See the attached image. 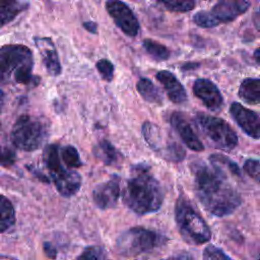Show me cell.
Instances as JSON below:
<instances>
[{
  "instance_id": "obj_22",
  "label": "cell",
  "mask_w": 260,
  "mask_h": 260,
  "mask_svg": "<svg viewBox=\"0 0 260 260\" xmlns=\"http://www.w3.org/2000/svg\"><path fill=\"white\" fill-rule=\"evenodd\" d=\"M15 220L14 209L11 202L0 195V233L8 230Z\"/></svg>"
},
{
  "instance_id": "obj_24",
  "label": "cell",
  "mask_w": 260,
  "mask_h": 260,
  "mask_svg": "<svg viewBox=\"0 0 260 260\" xmlns=\"http://www.w3.org/2000/svg\"><path fill=\"white\" fill-rule=\"evenodd\" d=\"M142 46L146 53L156 61H166L171 56L170 50L165 45L156 41L145 39L142 42Z\"/></svg>"
},
{
  "instance_id": "obj_5",
  "label": "cell",
  "mask_w": 260,
  "mask_h": 260,
  "mask_svg": "<svg viewBox=\"0 0 260 260\" xmlns=\"http://www.w3.org/2000/svg\"><path fill=\"white\" fill-rule=\"evenodd\" d=\"M167 239L151 230L134 226L123 232L116 241L118 254L124 257H135L149 253L165 244Z\"/></svg>"
},
{
  "instance_id": "obj_1",
  "label": "cell",
  "mask_w": 260,
  "mask_h": 260,
  "mask_svg": "<svg viewBox=\"0 0 260 260\" xmlns=\"http://www.w3.org/2000/svg\"><path fill=\"white\" fill-rule=\"evenodd\" d=\"M193 175L196 197L210 214L217 217L228 216L242 204L241 194L229 182L221 167L214 164L196 165Z\"/></svg>"
},
{
  "instance_id": "obj_33",
  "label": "cell",
  "mask_w": 260,
  "mask_h": 260,
  "mask_svg": "<svg viewBox=\"0 0 260 260\" xmlns=\"http://www.w3.org/2000/svg\"><path fill=\"white\" fill-rule=\"evenodd\" d=\"M244 171L257 183L260 179V162L256 158H249L244 162Z\"/></svg>"
},
{
  "instance_id": "obj_7",
  "label": "cell",
  "mask_w": 260,
  "mask_h": 260,
  "mask_svg": "<svg viewBox=\"0 0 260 260\" xmlns=\"http://www.w3.org/2000/svg\"><path fill=\"white\" fill-rule=\"evenodd\" d=\"M49 134L47 122L40 118L22 115L13 125L11 141L13 145L24 151H32L40 148Z\"/></svg>"
},
{
  "instance_id": "obj_30",
  "label": "cell",
  "mask_w": 260,
  "mask_h": 260,
  "mask_svg": "<svg viewBox=\"0 0 260 260\" xmlns=\"http://www.w3.org/2000/svg\"><path fill=\"white\" fill-rule=\"evenodd\" d=\"M193 20L198 26H201L204 28L214 27V26L218 25L217 21L211 15L210 11H205V10L198 11L196 14H194Z\"/></svg>"
},
{
  "instance_id": "obj_21",
  "label": "cell",
  "mask_w": 260,
  "mask_h": 260,
  "mask_svg": "<svg viewBox=\"0 0 260 260\" xmlns=\"http://www.w3.org/2000/svg\"><path fill=\"white\" fill-rule=\"evenodd\" d=\"M136 89L142 99L150 104L161 105L162 98L158 88L153 84V82L145 77L140 78L136 83Z\"/></svg>"
},
{
  "instance_id": "obj_12",
  "label": "cell",
  "mask_w": 260,
  "mask_h": 260,
  "mask_svg": "<svg viewBox=\"0 0 260 260\" xmlns=\"http://www.w3.org/2000/svg\"><path fill=\"white\" fill-rule=\"evenodd\" d=\"M193 93L198 98L203 105L212 112H217L223 105V98L214 82L207 78H198L194 81Z\"/></svg>"
},
{
  "instance_id": "obj_15",
  "label": "cell",
  "mask_w": 260,
  "mask_h": 260,
  "mask_svg": "<svg viewBox=\"0 0 260 260\" xmlns=\"http://www.w3.org/2000/svg\"><path fill=\"white\" fill-rule=\"evenodd\" d=\"M58 192L64 197L75 195L81 187V176L69 168H62L58 172L51 175Z\"/></svg>"
},
{
  "instance_id": "obj_13",
  "label": "cell",
  "mask_w": 260,
  "mask_h": 260,
  "mask_svg": "<svg viewBox=\"0 0 260 260\" xmlns=\"http://www.w3.org/2000/svg\"><path fill=\"white\" fill-rule=\"evenodd\" d=\"M170 123L173 129L178 133L185 145L196 152L204 150V145L194 132L193 127L181 112H173L170 116Z\"/></svg>"
},
{
  "instance_id": "obj_18",
  "label": "cell",
  "mask_w": 260,
  "mask_h": 260,
  "mask_svg": "<svg viewBox=\"0 0 260 260\" xmlns=\"http://www.w3.org/2000/svg\"><path fill=\"white\" fill-rule=\"evenodd\" d=\"M238 95L249 105H258L260 103V79L258 77L243 79L239 86Z\"/></svg>"
},
{
  "instance_id": "obj_19",
  "label": "cell",
  "mask_w": 260,
  "mask_h": 260,
  "mask_svg": "<svg viewBox=\"0 0 260 260\" xmlns=\"http://www.w3.org/2000/svg\"><path fill=\"white\" fill-rule=\"evenodd\" d=\"M27 7V0H0V27L12 21Z\"/></svg>"
},
{
  "instance_id": "obj_36",
  "label": "cell",
  "mask_w": 260,
  "mask_h": 260,
  "mask_svg": "<svg viewBox=\"0 0 260 260\" xmlns=\"http://www.w3.org/2000/svg\"><path fill=\"white\" fill-rule=\"evenodd\" d=\"M198 65L199 64H195V63H188V64H185L183 67H182V69L183 70H189V69H195L196 67H198Z\"/></svg>"
},
{
  "instance_id": "obj_4",
  "label": "cell",
  "mask_w": 260,
  "mask_h": 260,
  "mask_svg": "<svg viewBox=\"0 0 260 260\" xmlns=\"http://www.w3.org/2000/svg\"><path fill=\"white\" fill-rule=\"evenodd\" d=\"M175 220L179 233L188 244L202 245L211 239L208 224L184 195H180L176 201Z\"/></svg>"
},
{
  "instance_id": "obj_35",
  "label": "cell",
  "mask_w": 260,
  "mask_h": 260,
  "mask_svg": "<svg viewBox=\"0 0 260 260\" xmlns=\"http://www.w3.org/2000/svg\"><path fill=\"white\" fill-rule=\"evenodd\" d=\"M83 26L87 31H89L91 34H96L98 32V24L93 21L83 22Z\"/></svg>"
},
{
  "instance_id": "obj_10",
  "label": "cell",
  "mask_w": 260,
  "mask_h": 260,
  "mask_svg": "<svg viewBox=\"0 0 260 260\" xmlns=\"http://www.w3.org/2000/svg\"><path fill=\"white\" fill-rule=\"evenodd\" d=\"M121 178L118 175H112L111 178L95 186L92 191V200L95 206L102 210L115 207L121 194Z\"/></svg>"
},
{
  "instance_id": "obj_34",
  "label": "cell",
  "mask_w": 260,
  "mask_h": 260,
  "mask_svg": "<svg viewBox=\"0 0 260 260\" xmlns=\"http://www.w3.org/2000/svg\"><path fill=\"white\" fill-rule=\"evenodd\" d=\"M44 251L46 253V255L49 257V258H56V255H57V251L56 249L53 247L52 244L46 242L44 243Z\"/></svg>"
},
{
  "instance_id": "obj_25",
  "label": "cell",
  "mask_w": 260,
  "mask_h": 260,
  "mask_svg": "<svg viewBox=\"0 0 260 260\" xmlns=\"http://www.w3.org/2000/svg\"><path fill=\"white\" fill-rule=\"evenodd\" d=\"M13 146L8 142L5 134L0 131V165L8 167L14 164L16 154Z\"/></svg>"
},
{
  "instance_id": "obj_26",
  "label": "cell",
  "mask_w": 260,
  "mask_h": 260,
  "mask_svg": "<svg viewBox=\"0 0 260 260\" xmlns=\"http://www.w3.org/2000/svg\"><path fill=\"white\" fill-rule=\"evenodd\" d=\"M61 157L69 169H77L82 165L79 153L73 145L63 146L61 148Z\"/></svg>"
},
{
  "instance_id": "obj_14",
  "label": "cell",
  "mask_w": 260,
  "mask_h": 260,
  "mask_svg": "<svg viewBox=\"0 0 260 260\" xmlns=\"http://www.w3.org/2000/svg\"><path fill=\"white\" fill-rule=\"evenodd\" d=\"M250 4L247 0H220L210 10L211 15L217 21L230 22L247 11Z\"/></svg>"
},
{
  "instance_id": "obj_32",
  "label": "cell",
  "mask_w": 260,
  "mask_h": 260,
  "mask_svg": "<svg viewBox=\"0 0 260 260\" xmlns=\"http://www.w3.org/2000/svg\"><path fill=\"white\" fill-rule=\"evenodd\" d=\"M203 259H217V260H230L232 259L231 256H229L228 254H225L223 252V250H221L220 248L214 246V245H208L204 248L203 250V254H202Z\"/></svg>"
},
{
  "instance_id": "obj_31",
  "label": "cell",
  "mask_w": 260,
  "mask_h": 260,
  "mask_svg": "<svg viewBox=\"0 0 260 260\" xmlns=\"http://www.w3.org/2000/svg\"><path fill=\"white\" fill-rule=\"evenodd\" d=\"M107 258V252L100 246H89L86 247L83 252L77 257V259L81 260H89V259H105Z\"/></svg>"
},
{
  "instance_id": "obj_8",
  "label": "cell",
  "mask_w": 260,
  "mask_h": 260,
  "mask_svg": "<svg viewBox=\"0 0 260 260\" xmlns=\"http://www.w3.org/2000/svg\"><path fill=\"white\" fill-rule=\"evenodd\" d=\"M142 135L148 146L153 151L159 153L166 160L180 162L185 158L186 151L182 145L173 140L164 141L159 127L150 121H145L143 123Z\"/></svg>"
},
{
  "instance_id": "obj_17",
  "label": "cell",
  "mask_w": 260,
  "mask_h": 260,
  "mask_svg": "<svg viewBox=\"0 0 260 260\" xmlns=\"http://www.w3.org/2000/svg\"><path fill=\"white\" fill-rule=\"evenodd\" d=\"M155 78L164 86L168 98L174 104H184L187 101V92L174 73L169 70H159Z\"/></svg>"
},
{
  "instance_id": "obj_37",
  "label": "cell",
  "mask_w": 260,
  "mask_h": 260,
  "mask_svg": "<svg viewBox=\"0 0 260 260\" xmlns=\"http://www.w3.org/2000/svg\"><path fill=\"white\" fill-rule=\"evenodd\" d=\"M259 57H260V50H259V48H257L254 51V59H255V62L257 65H259Z\"/></svg>"
},
{
  "instance_id": "obj_11",
  "label": "cell",
  "mask_w": 260,
  "mask_h": 260,
  "mask_svg": "<svg viewBox=\"0 0 260 260\" xmlns=\"http://www.w3.org/2000/svg\"><path fill=\"white\" fill-rule=\"evenodd\" d=\"M230 113L243 132L253 139H259L260 118L256 112L246 108L238 102H234L230 106Z\"/></svg>"
},
{
  "instance_id": "obj_3",
  "label": "cell",
  "mask_w": 260,
  "mask_h": 260,
  "mask_svg": "<svg viewBox=\"0 0 260 260\" xmlns=\"http://www.w3.org/2000/svg\"><path fill=\"white\" fill-rule=\"evenodd\" d=\"M32 68V53L26 46L6 45L0 48V84H28L34 80Z\"/></svg>"
},
{
  "instance_id": "obj_29",
  "label": "cell",
  "mask_w": 260,
  "mask_h": 260,
  "mask_svg": "<svg viewBox=\"0 0 260 260\" xmlns=\"http://www.w3.org/2000/svg\"><path fill=\"white\" fill-rule=\"evenodd\" d=\"M95 68L100 72L102 78L107 82H111L114 78L115 67L114 64L108 59H100L95 63Z\"/></svg>"
},
{
  "instance_id": "obj_6",
  "label": "cell",
  "mask_w": 260,
  "mask_h": 260,
  "mask_svg": "<svg viewBox=\"0 0 260 260\" xmlns=\"http://www.w3.org/2000/svg\"><path fill=\"white\" fill-rule=\"evenodd\" d=\"M194 120L197 128L212 147L231 151L238 145V135L225 120L205 113H197Z\"/></svg>"
},
{
  "instance_id": "obj_28",
  "label": "cell",
  "mask_w": 260,
  "mask_h": 260,
  "mask_svg": "<svg viewBox=\"0 0 260 260\" xmlns=\"http://www.w3.org/2000/svg\"><path fill=\"white\" fill-rule=\"evenodd\" d=\"M209 160L211 164H214L216 166L219 167H224L226 168L232 174H234L235 176H241V171L239 166L232 160L230 157L222 155V154H218V153H213L209 156Z\"/></svg>"
},
{
  "instance_id": "obj_16",
  "label": "cell",
  "mask_w": 260,
  "mask_h": 260,
  "mask_svg": "<svg viewBox=\"0 0 260 260\" xmlns=\"http://www.w3.org/2000/svg\"><path fill=\"white\" fill-rule=\"evenodd\" d=\"M35 43L42 56V60L47 72L57 76L61 73V63L54 43L50 38H36Z\"/></svg>"
},
{
  "instance_id": "obj_38",
  "label": "cell",
  "mask_w": 260,
  "mask_h": 260,
  "mask_svg": "<svg viewBox=\"0 0 260 260\" xmlns=\"http://www.w3.org/2000/svg\"><path fill=\"white\" fill-rule=\"evenodd\" d=\"M4 98H5V95H4L3 91L0 90V113H1V111L3 109V106H4Z\"/></svg>"
},
{
  "instance_id": "obj_20",
  "label": "cell",
  "mask_w": 260,
  "mask_h": 260,
  "mask_svg": "<svg viewBox=\"0 0 260 260\" xmlns=\"http://www.w3.org/2000/svg\"><path fill=\"white\" fill-rule=\"evenodd\" d=\"M93 154L95 158H98L106 166L115 165L120 156V153L117 150V148L106 139L101 140L94 145Z\"/></svg>"
},
{
  "instance_id": "obj_27",
  "label": "cell",
  "mask_w": 260,
  "mask_h": 260,
  "mask_svg": "<svg viewBox=\"0 0 260 260\" xmlns=\"http://www.w3.org/2000/svg\"><path fill=\"white\" fill-rule=\"evenodd\" d=\"M167 9L175 12H187L196 5V0H158Z\"/></svg>"
},
{
  "instance_id": "obj_9",
  "label": "cell",
  "mask_w": 260,
  "mask_h": 260,
  "mask_svg": "<svg viewBox=\"0 0 260 260\" xmlns=\"http://www.w3.org/2000/svg\"><path fill=\"white\" fill-rule=\"evenodd\" d=\"M106 9L116 25L127 36L135 37L139 31V22L132 10L120 0H107Z\"/></svg>"
},
{
  "instance_id": "obj_2",
  "label": "cell",
  "mask_w": 260,
  "mask_h": 260,
  "mask_svg": "<svg viewBox=\"0 0 260 260\" xmlns=\"http://www.w3.org/2000/svg\"><path fill=\"white\" fill-rule=\"evenodd\" d=\"M122 199L124 204L138 215L156 212L164 202L160 183L144 164L135 165L125 184Z\"/></svg>"
},
{
  "instance_id": "obj_23",
  "label": "cell",
  "mask_w": 260,
  "mask_h": 260,
  "mask_svg": "<svg viewBox=\"0 0 260 260\" xmlns=\"http://www.w3.org/2000/svg\"><path fill=\"white\" fill-rule=\"evenodd\" d=\"M43 159L46 168L49 170L50 175L58 172L61 168H63L62 164L60 162L59 147L56 144H49L45 147Z\"/></svg>"
}]
</instances>
